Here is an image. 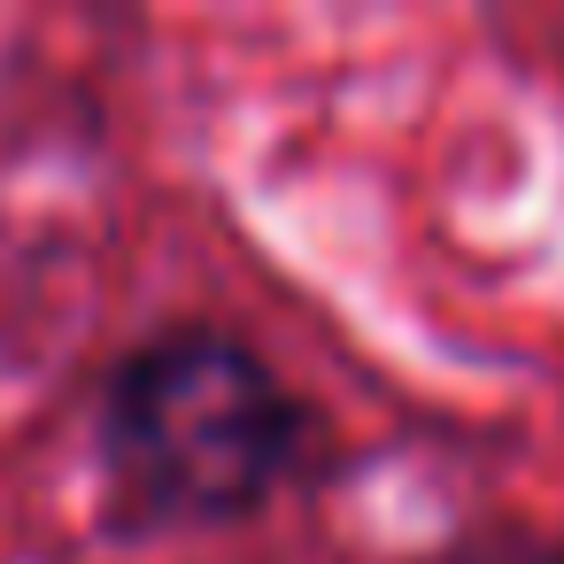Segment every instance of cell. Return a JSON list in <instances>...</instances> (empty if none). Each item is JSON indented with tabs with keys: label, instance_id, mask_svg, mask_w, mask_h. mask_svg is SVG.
<instances>
[{
	"label": "cell",
	"instance_id": "obj_1",
	"mask_svg": "<svg viewBox=\"0 0 564 564\" xmlns=\"http://www.w3.org/2000/svg\"><path fill=\"white\" fill-rule=\"evenodd\" d=\"M310 402L225 325H163L101 387L109 525L132 541L256 518L310 456Z\"/></svg>",
	"mask_w": 564,
	"mask_h": 564
},
{
	"label": "cell",
	"instance_id": "obj_2",
	"mask_svg": "<svg viewBox=\"0 0 564 564\" xmlns=\"http://www.w3.org/2000/svg\"><path fill=\"white\" fill-rule=\"evenodd\" d=\"M410 564H564V541L556 533H533V525H471V533H448L441 549L410 556Z\"/></svg>",
	"mask_w": 564,
	"mask_h": 564
}]
</instances>
